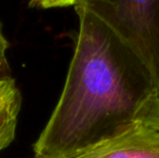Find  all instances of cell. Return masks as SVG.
<instances>
[{
	"label": "cell",
	"mask_w": 159,
	"mask_h": 158,
	"mask_svg": "<svg viewBox=\"0 0 159 158\" xmlns=\"http://www.w3.org/2000/svg\"><path fill=\"white\" fill-rule=\"evenodd\" d=\"M79 30L59 101L33 158H71L133 122L155 88L142 63L99 19L75 5Z\"/></svg>",
	"instance_id": "1"
},
{
	"label": "cell",
	"mask_w": 159,
	"mask_h": 158,
	"mask_svg": "<svg viewBox=\"0 0 159 158\" xmlns=\"http://www.w3.org/2000/svg\"><path fill=\"white\" fill-rule=\"evenodd\" d=\"M138 59L159 92V0H79Z\"/></svg>",
	"instance_id": "2"
},
{
	"label": "cell",
	"mask_w": 159,
	"mask_h": 158,
	"mask_svg": "<svg viewBox=\"0 0 159 158\" xmlns=\"http://www.w3.org/2000/svg\"><path fill=\"white\" fill-rule=\"evenodd\" d=\"M71 158H159V131L133 121Z\"/></svg>",
	"instance_id": "3"
},
{
	"label": "cell",
	"mask_w": 159,
	"mask_h": 158,
	"mask_svg": "<svg viewBox=\"0 0 159 158\" xmlns=\"http://www.w3.org/2000/svg\"><path fill=\"white\" fill-rule=\"evenodd\" d=\"M21 102V94L14 78H0V152L15 140Z\"/></svg>",
	"instance_id": "4"
},
{
	"label": "cell",
	"mask_w": 159,
	"mask_h": 158,
	"mask_svg": "<svg viewBox=\"0 0 159 158\" xmlns=\"http://www.w3.org/2000/svg\"><path fill=\"white\" fill-rule=\"evenodd\" d=\"M133 121L159 131V92L154 88L141 102Z\"/></svg>",
	"instance_id": "5"
},
{
	"label": "cell",
	"mask_w": 159,
	"mask_h": 158,
	"mask_svg": "<svg viewBox=\"0 0 159 158\" xmlns=\"http://www.w3.org/2000/svg\"><path fill=\"white\" fill-rule=\"evenodd\" d=\"M7 48H8V42L3 34L2 25L0 23V78L11 76L10 67L7 57Z\"/></svg>",
	"instance_id": "6"
},
{
	"label": "cell",
	"mask_w": 159,
	"mask_h": 158,
	"mask_svg": "<svg viewBox=\"0 0 159 158\" xmlns=\"http://www.w3.org/2000/svg\"><path fill=\"white\" fill-rule=\"evenodd\" d=\"M79 0H41L37 7L51 8V7H62L75 6Z\"/></svg>",
	"instance_id": "7"
},
{
	"label": "cell",
	"mask_w": 159,
	"mask_h": 158,
	"mask_svg": "<svg viewBox=\"0 0 159 158\" xmlns=\"http://www.w3.org/2000/svg\"><path fill=\"white\" fill-rule=\"evenodd\" d=\"M40 1L41 0H30L29 7H37V6H38V4H39Z\"/></svg>",
	"instance_id": "8"
}]
</instances>
